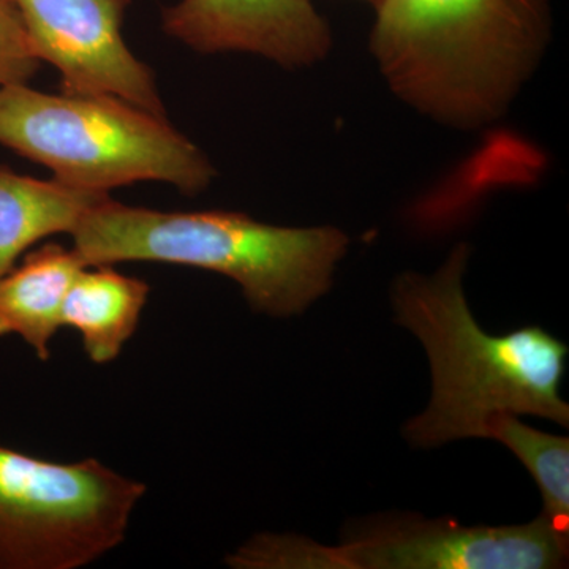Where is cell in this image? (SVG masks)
<instances>
[{"label":"cell","instance_id":"obj_4","mask_svg":"<svg viewBox=\"0 0 569 569\" xmlns=\"http://www.w3.org/2000/svg\"><path fill=\"white\" fill-rule=\"evenodd\" d=\"M0 144L43 164L59 182L89 192L157 181L198 194L217 174L167 116L108 93L7 86L0 89Z\"/></svg>","mask_w":569,"mask_h":569},{"label":"cell","instance_id":"obj_7","mask_svg":"<svg viewBox=\"0 0 569 569\" xmlns=\"http://www.w3.org/2000/svg\"><path fill=\"white\" fill-rule=\"evenodd\" d=\"M41 62L61 73L62 92L108 93L164 116L151 69L122 37L130 0H13Z\"/></svg>","mask_w":569,"mask_h":569},{"label":"cell","instance_id":"obj_12","mask_svg":"<svg viewBox=\"0 0 569 569\" xmlns=\"http://www.w3.org/2000/svg\"><path fill=\"white\" fill-rule=\"evenodd\" d=\"M486 438L500 441L523 463L541 492L542 518L569 537V438L541 432L509 413L490 419Z\"/></svg>","mask_w":569,"mask_h":569},{"label":"cell","instance_id":"obj_9","mask_svg":"<svg viewBox=\"0 0 569 569\" xmlns=\"http://www.w3.org/2000/svg\"><path fill=\"white\" fill-rule=\"evenodd\" d=\"M84 263L73 249L41 246L0 277V337L20 336L41 361L62 328V306Z\"/></svg>","mask_w":569,"mask_h":569},{"label":"cell","instance_id":"obj_13","mask_svg":"<svg viewBox=\"0 0 569 569\" xmlns=\"http://www.w3.org/2000/svg\"><path fill=\"white\" fill-rule=\"evenodd\" d=\"M40 62L13 0H0V89L28 84Z\"/></svg>","mask_w":569,"mask_h":569},{"label":"cell","instance_id":"obj_3","mask_svg":"<svg viewBox=\"0 0 569 569\" xmlns=\"http://www.w3.org/2000/svg\"><path fill=\"white\" fill-rule=\"evenodd\" d=\"M74 253L84 266L153 261L230 277L254 312L293 317L332 287L350 238L335 227L290 228L241 212H162L104 194L81 217Z\"/></svg>","mask_w":569,"mask_h":569},{"label":"cell","instance_id":"obj_2","mask_svg":"<svg viewBox=\"0 0 569 569\" xmlns=\"http://www.w3.org/2000/svg\"><path fill=\"white\" fill-rule=\"evenodd\" d=\"M468 257L470 247L456 246L432 276L406 272L392 284L397 325L418 337L432 369L429 407L403 429L415 447L486 438L503 413L569 425L560 396L568 347L539 326L488 335L463 293Z\"/></svg>","mask_w":569,"mask_h":569},{"label":"cell","instance_id":"obj_8","mask_svg":"<svg viewBox=\"0 0 569 569\" xmlns=\"http://www.w3.org/2000/svg\"><path fill=\"white\" fill-rule=\"evenodd\" d=\"M163 29L201 54L247 52L290 70L323 62L335 43L312 0H181Z\"/></svg>","mask_w":569,"mask_h":569},{"label":"cell","instance_id":"obj_11","mask_svg":"<svg viewBox=\"0 0 569 569\" xmlns=\"http://www.w3.org/2000/svg\"><path fill=\"white\" fill-rule=\"evenodd\" d=\"M102 192L40 181L0 164V277L41 239L71 233Z\"/></svg>","mask_w":569,"mask_h":569},{"label":"cell","instance_id":"obj_6","mask_svg":"<svg viewBox=\"0 0 569 569\" xmlns=\"http://www.w3.org/2000/svg\"><path fill=\"white\" fill-rule=\"evenodd\" d=\"M568 546L542 516L508 527L408 519L377 523L336 548L261 535L227 561L246 569H552L567 563Z\"/></svg>","mask_w":569,"mask_h":569},{"label":"cell","instance_id":"obj_14","mask_svg":"<svg viewBox=\"0 0 569 569\" xmlns=\"http://www.w3.org/2000/svg\"><path fill=\"white\" fill-rule=\"evenodd\" d=\"M370 2H373V3H376V2H377V0H370Z\"/></svg>","mask_w":569,"mask_h":569},{"label":"cell","instance_id":"obj_5","mask_svg":"<svg viewBox=\"0 0 569 569\" xmlns=\"http://www.w3.org/2000/svg\"><path fill=\"white\" fill-rule=\"evenodd\" d=\"M146 486L99 460L0 447V569H73L121 545Z\"/></svg>","mask_w":569,"mask_h":569},{"label":"cell","instance_id":"obj_10","mask_svg":"<svg viewBox=\"0 0 569 569\" xmlns=\"http://www.w3.org/2000/svg\"><path fill=\"white\" fill-rule=\"evenodd\" d=\"M149 290L144 280L119 274L108 264L86 266L63 301L62 326L80 332L92 362L108 365L137 331Z\"/></svg>","mask_w":569,"mask_h":569},{"label":"cell","instance_id":"obj_1","mask_svg":"<svg viewBox=\"0 0 569 569\" xmlns=\"http://www.w3.org/2000/svg\"><path fill=\"white\" fill-rule=\"evenodd\" d=\"M552 31V0H377L369 47L397 100L475 133L508 114Z\"/></svg>","mask_w":569,"mask_h":569}]
</instances>
